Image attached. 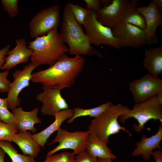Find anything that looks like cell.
Here are the masks:
<instances>
[{
    "mask_svg": "<svg viewBox=\"0 0 162 162\" xmlns=\"http://www.w3.org/2000/svg\"><path fill=\"white\" fill-rule=\"evenodd\" d=\"M58 28L46 35L35 38L29 42L28 47L33 50L31 62L37 64L52 66L69 49L62 40Z\"/></svg>",
    "mask_w": 162,
    "mask_h": 162,
    "instance_id": "3",
    "label": "cell"
},
{
    "mask_svg": "<svg viewBox=\"0 0 162 162\" xmlns=\"http://www.w3.org/2000/svg\"><path fill=\"white\" fill-rule=\"evenodd\" d=\"M112 30L114 37L119 41L121 47L139 48L149 44L145 31L129 23L122 21Z\"/></svg>",
    "mask_w": 162,
    "mask_h": 162,
    "instance_id": "9",
    "label": "cell"
},
{
    "mask_svg": "<svg viewBox=\"0 0 162 162\" xmlns=\"http://www.w3.org/2000/svg\"><path fill=\"white\" fill-rule=\"evenodd\" d=\"M4 11H7L10 17L16 16L19 14L18 0H1Z\"/></svg>",
    "mask_w": 162,
    "mask_h": 162,
    "instance_id": "28",
    "label": "cell"
},
{
    "mask_svg": "<svg viewBox=\"0 0 162 162\" xmlns=\"http://www.w3.org/2000/svg\"><path fill=\"white\" fill-rule=\"evenodd\" d=\"M101 6L105 7L110 5L112 2V0H99Z\"/></svg>",
    "mask_w": 162,
    "mask_h": 162,
    "instance_id": "36",
    "label": "cell"
},
{
    "mask_svg": "<svg viewBox=\"0 0 162 162\" xmlns=\"http://www.w3.org/2000/svg\"><path fill=\"white\" fill-rule=\"evenodd\" d=\"M73 113V110L69 108L58 112L54 117L55 121L51 124L42 131L32 134L33 139L44 148L48 139L51 134L59 130L63 123L71 118Z\"/></svg>",
    "mask_w": 162,
    "mask_h": 162,
    "instance_id": "18",
    "label": "cell"
},
{
    "mask_svg": "<svg viewBox=\"0 0 162 162\" xmlns=\"http://www.w3.org/2000/svg\"><path fill=\"white\" fill-rule=\"evenodd\" d=\"M85 62L81 56L71 58L64 53L49 68L32 73L31 81L43 86L61 90L74 83Z\"/></svg>",
    "mask_w": 162,
    "mask_h": 162,
    "instance_id": "1",
    "label": "cell"
},
{
    "mask_svg": "<svg viewBox=\"0 0 162 162\" xmlns=\"http://www.w3.org/2000/svg\"><path fill=\"white\" fill-rule=\"evenodd\" d=\"M162 140V123L158 127V130L154 135L149 137L143 135L141 140L136 143V148L132 153L133 156L142 155L146 160H149L153 152V150L157 148L160 150L161 148L160 143Z\"/></svg>",
    "mask_w": 162,
    "mask_h": 162,
    "instance_id": "16",
    "label": "cell"
},
{
    "mask_svg": "<svg viewBox=\"0 0 162 162\" xmlns=\"http://www.w3.org/2000/svg\"><path fill=\"white\" fill-rule=\"evenodd\" d=\"M18 132L14 124H8L0 121V141L12 142L14 135Z\"/></svg>",
    "mask_w": 162,
    "mask_h": 162,
    "instance_id": "25",
    "label": "cell"
},
{
    "mask_svg": "<svg viewBox=\"0 0 162 162\" xmlns=\"http://www.w3.org/2000/svg\"><path fill=\"white\" fill-rule=\"evenodd\" d=\"M6 153L0 147V162H4V159Z\"/></svg>",
    "mask_w": 162,
    "mask_h": 162,
    "instance_id": "39",
    "label": "cell"
},
{
    "mask_svg": "<svg viewBox=\"0 0 162 162\" xmlns=\"http://www.w3.org/2000/svg\"><path fill=\"white\" fill-rule=\"evenodd\" d=\"M12 142L16 144L25 155L34 158L38 157L41 146L33 139L28 130L20 131L13 136Z\"/></svg>",
    "mask_w": 162,
    "mask_h": 162,
    "instance_id": "19",
    "label": "cell"
},
{
    "mask_svg": "<svg viewBox=\"0 0 162 162\" xmlns=\"http://www.w3.org/2000/svg\"><path fill=\"white\" fill-rule=\"evenodd\" d=\"M38 66L31 62L24 65L22 70L18 69L13 73L14 80L9 85L6 97L8 109H12L20 105L21 100L19 95L24 88L29 86L32 72Z\"/></svg>",
    "mask_w": 162,
    "mask_h": 162,
    "instance_id": "11",
    "label": "cell"
},
{
    "mask_svg": "<svg viewBox=\"0 0 162 162\" xmlns=\"http://www.w3.org/2000/svg\"><path fill=\"white\" fill-rule=\"evenodd\" d=\"M0 147L9 156L12 162H37L33 157L18 153L9 142L0 141Z\"/></svg>",
    "mask_w": 162,
    "mask_h": 162,
    "instance_id": "24",
    "label": "cell"
},
{
    "mask_svg": "<svg viewBox=\"0 0 162 162\" xmlns=\"http://www.w3.org/2000/svg\"><path fill=\"white\" fill-rule=\"evenodd\" d=\"M140 2V0L130 1L122 21L136 26L145 31L146 27L145 19L137 9Z\"/></svg>",
    "mask_w": 162,
    "mask_h": 162,
    "instance_id": "22",
    "label": "cell"
},
{
    "mask_svg": "<svg viewBox=\"0 0 162 162\" xmlns=\"http://www.w3.org/2000/svg\"><path fill=\"white\" fill-rule=\"evenodd\" d=\"M75 155L73 152H63L46 157L42 162H71L74 160Z\"/></svg>",
    "mask_w": 162,
    "mask_h": 162,
    "instance_id": "27",
    "label": "cell"
},
{
    "mask_svg": "<svg viewBox=\"0 0 162 162\" xmlns=\"http://www.w3.org/2000/svg\"><path fill=\"white\" fill-rule=\"evenodd\" d=\"M9 70H7L0 72V92L1 93L7 92L9 89L10 81L8 79Z\"/></svg>",
    "mask_w": 162,
    "mask_h": 162,
    "instance_id": "30",
    "label": "cell"
},
{
    "mask_svg": "<svg viewBox=\"0 0 162 162\" xmlns=\"http://www.w3.org/2000/svg\"><path fill=\"white\" fill-rule=\"evenodd\" d=\"M10 45L8 44L0 50V70L5 62V58L8 52L10 50Z\"/></svg>",
    "mask_w": 162,
    "mask_h": 162,
    "instance_id": "33",
    "label": "cell"
},
{
    "mask_svg": "<svg viewBox=\"0 0 162 162\" xmlns=\"http://www.w3.org/2000/svg\"><path fill=\"white\" fill-rule=\"evenodd\" d=\"M0 121L8 124L15 125L16 122L14 114L8 108L4 107H0Z\"/></svg>",
    "mask_w": 162,
    "mask_h": 162,
    "instance_id": "29",
    "label": "cell"
},
{
    "mask_svg": "<svg viewBox=\"0 0 162 162\" xmlns=\"http://www.w3.org/2000/svg\"><path fill=\"white\" fill-rule=\"evenodd\" d=\"M59 34L63 42L68 44V52L70 55H96L100 58L103 57L101 53L90 44L81 25L76 19L68 3L64 8Z\"/></svg>",
    "mask_w": 162,
    "mask_h": 162,
    "instance_id": "2",
    "label": "cell"
},
{
    "mask_svg": "<svg viewBox=\"0 0 162 162\" xmlns=\"http://www.w3.org/2000/svg\"><path fill=\"white\" fill-rule=\"evenodd\" d=\"M129 91L135 102L139 103L154 97L162 90V80L149 73L129 84Z\"/></svg>",
    "mask_w": 162,
    "mask_h": 162,
    "instance_id": "10",
    "label": "cell"
},
{
    "mask_svg": "<svg viewBox=\"0 0 162 162\" xmlns=\"http://www.w3.org/2000/svg\"><path fill=\"white\" fill-rule=\"evenodd\" d=\"M71 162H78L75 159L74 160H73Z\"/></svg>",
    "mask_w": 162,
    "mask_h": 162,
    "instance_id": "41",
    "label": "cell"
},
{
    "mask_svg": "<svg viewBox=\"0 0 162 162\" xmlns=\"http://www.w3.org/2000/svg\"><path fill=\"white\" fill-rule=\"evenodd\" d=\"M112 104L111 101L103 104L96 107L88 109H83L79 107L73 109L74 113L71 118L69 119L67 122L72 123L76 118L81 117L89 116L91 117L96 118L103 112Z\"/></svg>",
    "mask_w": 162,
    "mask_h": 162,
    "instance_id": "23",
    "label": "cell"
},
{
    "mask_svg": "<svg viewBox=\"0 0 162 162\" xmlns=\"http://www.w3.org/2000/svg\"><path fill=\"white\" fill-rule=\"evenodd\" d=\"M15 43L16 46L8 53L2 70H9L19 64L28 62L32 55L33 50L27 46L24 38L18 39Z\"/></svg>",
    "mask_w": 162,
    "mask_h": 162,
    "instance_id": "15",
    "label": "cell"
},
{
    "mask_svg": "<svg viewBox=\"0 0 162 162\" xmlns=\"http://www.w3.org/2000/svg\"><path fill=\"white\" fill-rule=\"evenodd\" d=\"M130 2L129 0H112L110 5L96 12L97 20L104 26L112 29L122 20Z\"/></svg>",
    "mask_w": 162,
    "mask_h": 162,
    "instance_id": "13",
    "label": "cell"
},
{
    "mask_svg": "<svg viewBox=\"0 0 162 162\" xmlns=\"http://www.w3.org/2000/svg\"><path fill=\"white\" fill-rule=\"evenodd\" d=\"M0 107H4L8 108L7 100L6 98H0Z\"/></svg>",
    "mask_w": 162,
    "mask_h": 162,
    "instance_id": "37",
    "label": "cell"
},
{
    "mask_svg": "<svg viewBox=\"0 0 162 162\" xmlns=\"http://www.w3.org/2000/svg\"><path fill=\"white\" fill-rule=\"evenodd\" d=\"M143 65L149 73L156 76L162 73V46L145 50Z\"/></svg>",
    "mask_w": 162,
    "mask_h": 162,
    "instance_id": "20",
    "label": "cell"
},
{
    "mask_svg": "<svg viewBox=\"0 0 162 162\" xmlns=\"http://www.w3.org/2000/svg\"><path fill=\"white\" fill-rule=\"evenodd\" d=\"M60 8L58 4L52 5L38 11L29 23V33L33 38L46 35L60 23Z\"/></svg>",
    "mask_w": 162,
    "mask_h": 162,
    "instance_id": "7",
    "label": "cell"
},
{
    "mask_svg": "<svg viewBox=\"0 0 162 162\" xmlns=\"http://www.w3.org/2000/svg\"><path fill=\"white\" fill-rule=\"evenodd\" d=\"M68 3L76 19L80 24L82 25L90 10L78 5L70 3Z\"/></svg>",
    "mask_w": 162,
    "mask_h": 162,
    "instance_id": "26",
    "label": "cell"
},
{
    "mask_svg": "<svg viewBox=\"0 0 162 162\" xmlns=\"http://www.w3.org/2000/svg\"><path fill=\"white\" fill-rule=\"evenodd\" d=\"M155 96L158 102L162 105V90L160 91Z\"/></svg>",
    "mask_w": 162,
    "mask_h": 162,
    "instance_id": "38",
    "label": "cell"
},
{
    "mask_svg": "<svg viewBox=\"0 0 162 162\" xmlns=\"http://www.w3.org/2000/svg\"><path fill=\"white\" fill-rule=\"evenodd\" d=\"M89 134L88 130L70 132L67 129H64L61 128L57 131L54 139L50 143H48L50 145L58 142L59 144L49 151L46 154V158L63 149H72L75 154L86 150V141Z\"/></svg>",
    "mask_w": 162,
    "mask_h": 162,
    "instance_id": "8",
    "label": "cell"
},
{
    "mask_svg": "<svg viewBox=\"0 0 162 162\" xmlns=\"http://www.w3.org/2000/svg\"><path fill=\"white\" fill-rule=\"evenodd\" d=\"M133 118L136 119L138 124H134L133 129L140 132L144 128L145 124L149 120L153 119L162 122V105L158 101L156 96L142 102L136 104L132 110L122 114L118 120L124 124L128 119Z\"/></svg>",
    "mask_w": 162,
    "mask_h": 162,
    "instance_id": "5",
    "label": "cell"
},
{
    "mask_svg": "<svg viewBox=\"0 0 162 162\" xmlns=\"http://www.w3.org/2000/svg\"><path fill=\"white\" fill-rule=\"evenodd\" d=\"M86 8L95 12L101 9V6L98 0H85Z\"/></svg>",
    "mask_w": 162,
    "mask_h": 162,
    "instance_id": "32",
    "label": "cell"
},
{
    "mask_svg": "<svg viewBox=\"0 0 162 162\" xmlns=\"http://www.w3.org/2000/svg\"><path fill=\"white\" fill-rule=\"evenodd\" d=\"M86 150L97 158H109L112 160L117 158L116 156L112 153L107 143L92 134H90L87 138Z\"/></svg>",
    "mask_w": 162,
    "mask_h": 162,
    "instance_id": "21",
    "label": "cell"
},
{
    "mask_svg": "<svg viewBox=\"0 0 162 162\" xmlns=\"http://www.w3.org/2000/svg\"><path fill=\"white\" fill-rule=\"evenodd\" d=\"M155 162H162V152L160 150L154 151L152 155Z\"/></svg>",
    "mask_w": 162,
    "mask_h": 162,
    "instance_id": "34",
    "label": "cell"
},
{
    "mask_svg": "<svg viewBox=\"0 0 162 162\" xmlns=\"http://www.w3.org/2000/svg\"><path fill=\"white\" fill-rule=\"evenodd\" d=\"M76 155L75 157V159L78 162H98V158L90 154L86 150Z\"/></svg>",
    "mask_w": 162,
    "mask_h": 162,
    "instance_id": "31",
    "label": "cell"
},
{
    "mask_svg": "<svg viewBox=\"0 0 162 162\" xmlns=\"http://www.w3.org/2000/svg\"><path fill=\"white\" fill-rule=\"evenodd\" d=\"M43 91L36 96L42 103L41 111L44 115L54 117L58 112L69 108L68 104L61 94L60 90L43 86Z\"/></svg>",
    "mask_w": 162,
    "mask_h": 162,
    "instance_id": "12",
    "label": "cell"
},
{
    "mask_svg": "<svg viewBox=\"0 0 162 162\" xmlns=\"http://www.w3.org/2000/svg\"><path fill=\"white\" fill-rule=\"evenodd\" d=\"M11 110L15 117V125L18 132L28 130L33 133L36 132L34 125L41 123V119L38 117V107L28 112L24 111L21 107L15 108Z\"/></svg>",
    "mask_w": 162,
    "mask_h": 162,
    "instance_id": "17",
    "label": "cell"
},
{
    "mask_svg": "<svg viewBox=\"0 0 162 162\" xmlns=\"http://www.w3.org/2000/svg\"><path fill=\"white\" fill-rule=\"evenodd\" d=\"M137 9L146 21L145 31L149 44L157 43L158 39L156 31L158 26L162 25V11L152 2L146 6L138 7Z\"/></svg>",
    "mask_w": 162,
    "mask_h": 162,
    "instance_id": "14",
    "label": "cell"
},
{
    "mask_svg": "<svg viewBox=\"0 0 162 162\" xmlns=\"http://www.w3.org/2000/svg\"><path fill=\"white\" fill-rule=\"evenodd\" d=\"M130 109L121 104L112 103L98 116L94 118L88 127L90 134H94L107 143L110 136L122 130L131 135L125 127L121 126L118 121L120 116Z\"/></svg>",
    "mask_w": 162,
    "mask_h": 162,
    "instance_id": "4",
    "label": "cell"
},
{
    "mask_svg": "<svg viewBox=\"0 0 162 162\" xmlns=\"http://www.w3.org/2000/svg\"><path fill=\"white\" fill-rule=\"evenodd\" d=\"M82 25L91 45L97 46L107 45L117 49L121 48L120 43L114 36L112 29L104 26L97 20L95 12L90 10Z\"/></svg>",
    "mask_w": 162,
    "mask_h": 162,
    "instance_id": "6",
    "label": "cell"
},
{
    "mask_svg": "<svg viewBox=\"0 0 162 162\" xmlns=\"http://www.w3.org/2000/svg\"><path fill=\"white\" fill-rule=\"evenodd\" d=\"M98 162H112V160L109 158H98Z\"/></svg>",
    "mask_w": 162,
    "mask_h": 162,
    "instance_id": "40",
    "label": "cell"
},
{
    "mask_svg": "<svg viewBox=\"0 0 162 162\" xmlns=\"http://www.w3.org/2000/svg\"><path fill=\"white\" fill-rule=\"evenodd\" d=\"M158 7V9L161 11L162 10V0H153L152 1Z\"/></svg>",
    "mask_w": 162,
    "mask_h": 162,
    "instance_id": "35",
    "label": "cell"
}]
</instances>
